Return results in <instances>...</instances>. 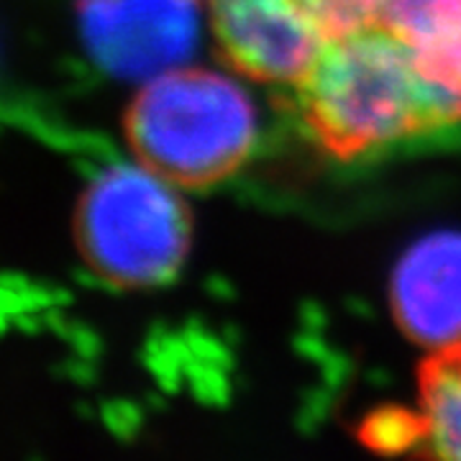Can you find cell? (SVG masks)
I'll use <instances>...</instances> for the list:
<instances>
[{
	"instance_id": "6da1fadb",
	"label": "cell",
	"mask_w": 461,
	"mask_h": 461,
	"mask_svg": "<svg viewBox=\"0 0 461 461\" xmlns=\"http://www.w3.org/2000/svg\"><path fill=\"white\" fill-rule=\"evenodd\" d=\"M300 95L315 136L344 157L430 126L411 57L379 21L326 39Z\"/></svg>"
},
{
	"instance_id": "7a4b0ae2",
	"label": "cell",
	"mask_w": 461,
	"mask_h": 461,
	"mask_svg": "<svg viewBox=\"0 0 461 461\" xmlns=\"http://www.w3.org/2000/svg\"><path fill=\"white\" fill-rule=\"evenodd\" d=\"M259 115L249 90L218 69L177 67L133 98L126 133L139 159L175 185L230 175L257 141Z\"/></svg>"
},
{
	"instance_id": "3957f363",
	"label": "cell",
	"mask_w": 461,
	"mask_h": 461,
	"mask_svg": "<svg viewBox=\"0 0 461 461\" xmlns=\"http://www.w3.org/2000/svg\"><path fill=\"white\" fill-rule=\"evenodd\" d=\"M77 223L87 264L115 285H159L187 254V208L175 182L144 162L115 165L90 182Z\"/></svg>"
},
{
	"instance_id": "277c9868",
	"label": "cell",
	"mask_w": 461,
	"mask_h": 461,
	"mask_svg": "<svg viewBox=\"0 0 461 461\" xmlns=\"http://www.w3.org/2000/svg\"><path fill=\"white\" fill-rule=\"evenodd\" d=\"M208 0H77L85 44L108 72L151 80L195 54Z\"/></svg>"
},
{
	"instance_id": "5b68a950",
	"label": "cell",
	"mask_w": 461,
	"mask_h": 461,
	"mask_svg": "<svg viewBox=\"0 0 461 461\" xmlns=\"http://www.w3.org/2000/svg\"><path fill=\"white\" fill-rule=\"evenodd\" d=\"M208 14L230 62L272 83H300L326 44L303 0H208Z\"/></svg>"
},
{
	"instance_id": "8992f818",
	"label": "cell",
	"mask_w": 461,
	"mask_h": 461,
	"mask_svg": "<svg viewBox=\"0 0 461 461\" xmlns=\"http://www.w3.org/2000/svg\"><path fill=\"white\" fill-rule=\"evenodd\" d=\"M393 311L415 341L461 351V230L430 233L408 249L393 277Z\"/></svg>"
},
{
	"instance_id": "52a82bcc",
	"label": "cell",
	"mask_w": 461,
	"mask_h": 461,
	"mask_svg": "<svg viewBox=\"0 0 461 461\" xmlns=\"http://www.w3.org/2000/svg\"><path fill=\"white\" fill-rule=\"evenodd\" d=\"M379 23L408 51L430 126L461 121V0H387Z\"/></svg>"
},
{
	"instance_id": "ba28073f",
	"label": "cell",
	"mask_w": 461,
	"mask_h": 461,
	"mask_svg": "<svg viewBox=\"0 0 461 461\" xmlns=\"http://www.w3.org/2000/svg\"><path fill=\"white\" fill-rule=\"evenodd\" d=\"M412 438L433 454L461 459V351H446L426 369Z\"/></svg>"
},
{
	"instance_id": "9c48e42d",
	"label": "cell",
	"mask_w": 461,
	"mask_h": 461,
	"mask_svg": "<svg viewBox=\"0 0 461 461\" xmlns=\"http://www.w3.org/2000/svg\"><path fill=\"white\" fill-rule=\"evenodd\" d=\"M326 39L377 23L387 0H303Z\"/></svg>"
}]
</instances>
